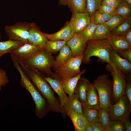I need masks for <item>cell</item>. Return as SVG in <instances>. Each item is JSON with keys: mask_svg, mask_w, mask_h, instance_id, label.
Segmentation results:
<instances>
[{"mask_svg": "<svg viewBox=\"0 0 131 131\" xmlns=\"http://www.w3.org/2000/svg\"><path fill=\"white\" fill-rule=\"evenodd\" d=\"M22 68L34 86L47 100L49 111L60 113L65 118L66 111L61 105L59 99L54 95L51 88L40 73L27 66L23 62L18 59Z\"/></svg>", "mask_w": 131, "mask_h": 131, "instance_id": "6da1fadb", "label": "cell"}, {"mask_svg": "<svg viewBox=\"0 0 131 131\" xmlns=\"http://www.w3.org/2000/svg\"><path fill=\"white\" fill-rule=\"evenodd\" d=\"M12 63L21 76L20 84L31 94L35 105V114L40 118L45 116L49 111L48 102L28 77L20 65L17 58L12 57Z\"/></svg>", "mask_w": 131, "mask_h": 131, "instance_id": "7a4b0ae2", "label": "cell"}, {"mask_svg": "<svg viewBox=\"0 0 131 131\" xmlns=\"http://www.w3.org/2000/svg\"><path fill=\"white\" fill-rule=\"evenodd\" d=\"M112 49L106 39L89 41L86 43L82 62L85 64H88L90 62V58L95 56L100 61L107 63L114 67L110 59Z\"/></svg>", "mask_w": 131, "mask_h": 131, "instance_id": "3957f363", "label": "cell"}, {"mask_svg": "<svg viewBox=\"0 0 131 131\" xmlns=\"http://www.w3.org/2000/svg\"><path fill=\"white\" fill-rule=\"evenodd\" d=\"M25 65L40 73L44 77H52L53 67L55 60L53 57L42 49L29 59L22 61Z\"/></svg>", "mask_w": 131, "mask_h": 131, "instance_id": "277c9868", "label": "cell"}, {"mask_svg": "<svg viewBox=\"0 0 131 131\" xmlns=\"http://www.w3.org/2000/svg\"><path fill=\"white\" fill-rule=\"evenodd\" d=\"M93 84L98 94L100 108L108 109L113 92L112 81L108 74H104L98 76Z\"/></svg>", "mask_w": 131, "mask_h": 131, "instance_id": "5b68a950", "label": "cell"}, {"mask_svg": "<svg viewBox=\"0 0 131 131\" xmlns=\"http://www.w3.org/2000/svg\"><path fill=\"white\" fill-rule=\"evenodd\" d=\"M106 69L110 72L113 78V92L111 98V104L117 102L122 96L125 95L124 90L127 84L126 74L121 70L114 67L108 64Z\"/></svg>", "mask_w": 131, "mask_h": 131, "instance_id": "8992f818", "label": "cell"}, {"mask_svg": "<svg viewBox=\"0 0 131 131\" xmlns=\"http://www.w3.org/2000/svg\"><path fill=\"white\" fill-rule=\"evenodd\" d=\"M34 23L25 22H17L12 25L6 26L4 30L8 40L29 42L30 31Z\"/></svg>", "mask_w": 131, "mask_h": 131, "instance_id": "52a82bcc", "label": "cell"}, {"mask_svg": "<svg viewBox=\"0 0 131 131\" xmlns=\"http://www.w3.org/2000/svg\"><path fill=\"white\" fill-rule=\"evenodd\" d=\"M83 54L72 57L64 65L54 69V74L60 78H72L81 72L80 67L82 62Z\"/></svg>", "mask_w": 131, "mask_h": 131, "instance_id": "ba28073f", "label": "cell"}, {"mask_svg": "<svg viewBox=\"0 0 131 131\" xmlns=\"http://www.w3.org/2000/svg\"><path fill=\"white\" fill-rule=\"evenodd\" d=\"M108 109L111 119L123 121L129 116L131 104L124 95L115 103L111 104Z\"/></svg>", "mask_w": 131, "mask_h": 131, "instance_id": "9c48e42d", "label": "cell"}, {"mask_svg": "<svg viewBox=\"0 0 131 131\" xmlns=\"http://www.w3.org/2000/svg\"><path fill=\"white\" fill-rule=\"evenodd\" d=\"M42 49H43L29 42H26L13 50L10 53L14 55L21 61H24L30 58Z\"/></svg>", "mask_w": 131, "mask_h": 131, "instance_id": "30bf717a", "label": "cell"}, {"mask_svg": "<svg viewBox=\"0 0 131 131\" xmlns=\"http://www.w3.org/2000/svg\"><path fill=\"white\" fill-rule=\"evenodd\" d=\"M44 77L52 89L57 94L61 105L66 111V110L68 109L67 103L68 97L64 91L59 78L53 73L52 77L50 76Z\"/></svg>", "mask_w": 131, "mask_h": 131, "instance_id": "8fae6325", "label": "cell"}, {"mask_svg": "<svg viewBox=\"0 0 131 131\" xmlns=\"http://www.w3.org/2000/svg\"><path fill=\"white\" fill-rule=\"evenodd\" d=\"M75 34L82 31L91 22L90 18L87 12L73 14L69 21Z\"/></svg>", "mask_w": 131, "mask_h": 131, "instance_id": "7c38bea8", "label": "cell"}, {"mask_svg": "<svg viewBox=\"0 0 131 131\" xmlns=\"http://www.w3.org/2000/svg\"><path fill=\"white\" fill-rule=\"evenodd\" d=\"M66 44L71 49L72 57H75L83 54L86 42L81 36L77 34H74L67 42Z\"/></svg>", "mask_w": 131, "mask_h": 131, "instance_id": "4fadbf2b", "label": "cell"}, {"mask_svg": "<svg viewBox=\"0 0 131 131\" xmlns=\"http://www.w3.org/2000/svg\"><path fill=\"white\" fill-rule=\"evenodd\" d=\"M48 40L44 33L40 30L34 23L30 31L28 42L35 46L44 49Z\"/></svg>", "mask_w": 131, "mask_h": 131, "instance_id": "5bb4252c", "label": "cell"}, {"mask_svg": "<svg viewBox=\"0 0 131 131\" xmlns=\"http://www.w3.org/2000/svg\"><path fill=\"white\" fill-rule=\"evenodd\" d=\"M48 40L68 41L75 34L70 22H68L64 27L58 31L52 34L44 33Z\"/></svg>", "mask_w": 131, "mask_h": 131, "instance_id": "9a60e30c", "label": "cell"}, {"mask_svg": "<svg viewBox=\"0 0 131 131\" xmlns=\"http://www.w3.org/2000/svg\"><path fill=\"white\" fill-rule=\"evenodd\" d=\"M110 59L114 67L119 68L126 74H128L131 72V62L122 57L112 49L110 53Z\"/></svg>", "mask_w": 131, "mask_h": 131, "instance_id": "2e32d148", "label": "cell"}, {"mask_svg": "<svg viewBox=\"0 0 131 131\" xmlns=\"http://www.w3.org/2000/svg\"><path fill=\"white\" fill-rule=\"evenodd\" d=\"M90 82L84 77H81L75 88L74 93L82 104V107L87 108L86 93L87 87Z\"/></svg>", "mask_w": 131, "mask_h": 131, "instance_id": "e0dca14e", "label": "cell"}, {"mask_svg": "<svg viewBox=\"0 0 131 131\" xmlns=\"http://www.w3.org/2000/svg\"><path fill=\"white\" fill-rule=\"evenodd\" d=\"M66 114L71 120L75 131H84L87 122L83 114L78 113L70 108L66 110Z\"/></svg>", "mask_w": 131, "mask_h": 131, "instance_id": "ac0fdd59", "label": "cell"}, {"mask_svg": "<svg viewBox=\"0 0 131 131\" xmlns=\"http://www.w3.org/2000/svg\"><path fill=\"white\" fill-rule=\"evenodd\" d=\"M87 108L97 109L100 108L97 91L93 84L90 83L87 87L86 93Z\"/></svg>", "mask_w": 131, "mask_h": 131, "instance_id": "d6986e66", "label": "cell"}, {"mask_svg": "<svg viewBox=\"0 0 131 131\" xmlns=\"http://www.w3.org/2000/svg\"><path fill=\"white\" fill-rule=\"evenodd\" d=\"M86 70L85 69L83 70L78 75L72 78H60L58 77L64 91L69 96H70L74 93L75 88L78 80Z\"/></svg>", "mask_w": 131, "mask_h": 131, "instance_id": "ffe728a7", "label": "cell"}, {"mask_svg": "<svg viewBox=\"0 0 131 131\" xmlns=\"http://www.w3.org/2000/svg\"><path fill=\"white\" fill-rule=\"evenodd\" d=\"M72 57V53L70 47L67 45H65L56 57L53 68L55 69L64 65Z\"/></svg>", "mask_w": 131, "mask_h": 131, "instance_id": "44dd1931", "label": "cell"}, {"mask_svg": "<svg viewBox=\"0 0 131 131\" xmlns=\"http://www.w3.org/2000/svg\"><path fill=\"white\" fill-rule=\"evenodd\" d=\"M112 49L116 51L127 50L131 48L122 36L111 35L106 39Z\"/></svg>", "mask_w": 131, "mask_h": 131, "instance_id": "7402d4cb", "label": "cell"}, {"mask_svg": "<svg viewBox=\"0 0 131 131\" xmlns=\"http://www.w3.org/2000/svg\"><path fill=\"white\" fill-rule=\"evenodd\" d=\"M67 41L65 40H48L45 44L44 49L48 53L51 55L59 51L66 44Z\"/></svg>", "mask_w": 131, "mask_h": 131, "instance_id": "603a6c76", "label": "cell"}, {"mask_svg": "<svg viewBox=\"0 0 131 131\" xmlns=\"http://www.w3.org/2000/svg\"><path fill=\"white\" fill-rule=\"evenodd\" d=\"M24 43L20 41L8 40L0 41V57L3 55L8 53L21 45Z\"/></svg>", "mask_w": 131, "mask_h": 131, "instance_id": "cb8c5ba5", "label": "cell"}, {"mask_svg": "<svg viewBox=\"0 0 131 131\" xmlns=\"http://www.w3.org/2000/svg\"><path fill=\"white\" fill-rule=\"evenodd\" d=\"M115 15H120L125 20H131V6L124 0H120L116 8Z\"/></svg>", "mask_w": 131, "mask_h": 131, "instance_id": "d4e9b609", "label": "cell"}, {"mask_svg": "<svg viewBox=\"0 0 131 131\" xmlns=\"http://www.w3.org/2000/svg\"><path fill=\"white\" fill-rule=\"evenodd\" d=\"M86 0H70L67 6L73 14L86 12Z\"/></svg>", "mask_w": 131, "mask_h": 131, "instance_id": "484cf974", "label": "cell"}, {"mask_svg": "<svg viewBox=\"0 0 131 131\" xmlns=\"http://www.w3.org/2000/svg\"><path fill=\"white\" fill-rule=\"evenodd\" d=\"M97 25L90 22L80 32L77 34L87 42L92 40Z\"/></svg>", "mask_w": 131, "mask_h": 131, "instance_id": "4316f807", "label": "cell"}, {"mask_svg": "<svg viewBox=\"0 0 131 131\" xmlns=\"http://www.w3.org/2000/svg\"><path fill=\"white\" fill-rule=\"evenodd\" d=\"M111 35L110 31L103 24L98 25L95 31L92 40L107 39Z\"/></svg>", "mask_w": 131, "mask_h": 131, "instance_id": "83f0119b", "label": "cell"}, {"mask_svg": "<svg viewBox=\"0 0 131 131\" xmlns=\"http://www.w3.org/2000/svg\"><path fill=\"white\" fill-rule=\"evenodd\" d=\"M131 29V20H126L123 23L111 31V34L113 36H122Z\"/></svg>", "mask_w": 131, "mask_h": 131, "instance_id": "f1b7e54d", "label": "cell"}, {"mask_svg": "<svg viewBox=\"0 0 131 131\" xmlns=\"http://www.w3.org/2000/svg\"><path fill=\"white\" fill-rule=\"evenodd\" d=\"M83 115L87 123L91 124L98 122V110L95 109L82 107Z\"/></svg>", "mask_w": 131, "mask_h": 131, "instance_id": "f546056e", "label": "cell"}, {"mask_svg": "<svg viewBox=\"0 0 131 131\" xmlns=\"http://www.w3.org/2000/svg\"><path fill=\"white\" fill-rule=\"evenodd\" d=\"M67 103L68 109L71 108L77 113L83 114L82 104L74 93L68 97Z\"/></svg>", "mask_w": 131, "mask_h": 131, "instance_id": "4dcf8cb0", "label": "cell"}, {"mask_svg": "<svg viewBox=\"0 0 131 131\" xmlns=\"http://www.w3.org/2000/svg\"><path fill=\"white\" fill-rule=\"evenodd\" d=\"M125 20L120 15H114L103 24L111 31L123 23Z\"/></svg>", "mask_w": 131, "mask_h": 131, "instance_id": "1f68e13d", "label": "cell"}, {"mask_svg": "<svg viewBox=\"0 0 131 131\" xmlns=\"http://www.w3.org/2000/svg\"><path fill=\"white\" fill-rule=\"evenodd\" d=\"M112 16L98 10L90 18L91 22L96 25L103 24L109 20Z\"/></svg>", "mask_w": 131, "mask_h": 131, "instance_id": "d6a6232c", "label": "cell"}, {"mask_svg": "<svg viewBox=\"0 0 131 131\" xmlns=\"http://www.w3.org/2000/svg\"><path fill=\"white\" fill-rule=\"evenodd\" d=\"M103 0H86V12L90 18L98 10L102 4Z\"/></svg>", "mask_w": 131, "mask_h": 131, "instance_id": "836d02e7", "label": "cell"}, {"mask_svg": "<svg viewBox=\"0 0 131 131\" xmlns=\"http://www.w3.org/2000/svg\"><path fill=\"white\" fill-rule=\"evenodd\" d=\"M98 110V122L103 127L108 126L111 120L108 109L100 108Z\"/></svg>", "mask_w": 131, "mask_h": 131, "instance_id": "e575fe53", "label": "cell"}, {"mask_svg": "<svg viewBox=\"0 0 131 131\" xmlns=\"http://www.w3.org/2000/svg\"><path fill=\"white\" fill-rule=\"evenodd\" d=\"M108 126L111 131H125L123 121L111 119Z\"/></svg>", "mask_w": 131, "mask_h": 131, "instance_id": "d590c367", "label": "cell"}, {"mask_svg": "<svg viewBox=\"0 0 131 131\" xmlns=\"http://www.w3.org/2000/svg\"><path fill=\"white\" fill-rule=\"evenodd\" d=\"M116 8L102 4L98 11L101 13L113 16L115 15Z\"/></svg>", "mask_w": 131, "mask_h": 131, "instance_id": "8d00e7d4", "label": "cell"}, {"mask_svg": "<svg viewBox=\"0 0 131 131\" xmlns=\"http://www.w3.org/2000/svg\"><path fill=\"white\" fill-rule=\"evenodd\" d=\"M9 82L6 71L0 68V87L5 86Z\"/></svg>", "mask_w": 131, "mask_h": 131, "instance_id": "74e56055", "label": "cell"}, {"mask_svg": "<svg viewBox=\"0 0 131 131\" xmlns=\"http://www.w3.org/2000/svg\"><path fill=\"white\" fill-rule=\"evenodd\" d=\"M116 52L120 56L131 62V48L124 50Z\"/></svg>", "mask_w": 131, "mask_h": 131, "instance_id": "f35d334b", "label": "cell"}, {"mask_svg": "<svg viewBox=\"0 0 131 131\" xmlns=\"http://www.w3.org/2000/svg\"><path fill=\"white\" fill-rule=\"evenodd\" d=\"M124 94L131 104V83L130 82L127 83L125 89Z\"/></svg>", "mask_w": 131, "mask_h": 131, "instance_id": "ab89813d", "label": "cell"}, {"mask_svg": "<svg viewBox=\"0 0 131 131\" xmlns=\"http://www.w3.org/2000/svg\"><path fill=\"white\" fill-rule=\"evenodd\" d=\"M120 0H103L102 4L116 8Z\"/></svg>", "mask_w": 131, "mask_h": 131, "instance_id": "60d3db41", "label": "cell"}, {"mask_svg": "<svg viewBox=\"0 0 131 131\" xmlns=\"http://www.w3.org/2000/svg\"><path fill=\"white\" fill-rule=\"evenodd\" d=\"M92 131H105V128L99 122L91 125Z\"/></svg>", "mask_w": 131, "mask_h": 131, "instance_id": "b9f144b4", "label": "cell"}, {"mask_svg": "<svg viewBox=\"0 0 131 131\" xmlns=\"http://www.w3.org/2000/svg\"><path fill=\"white\" fill-rule=\"evenodd\" d=\"M123 123L125 131H131V123L129 116L127 117L124 121Z\"/></svg>", "mask_w": 131, "mask_h": 131, "instance_id": "7bdbcfd3", "label": "cell"}, {"mask_svg": "<svg viewBox=\"0 0 131 131\" xmlns=\"http://www.w3.org/2000/svg\"><path fill=\"white\" fill-rule=\"evenodd\" d=\"M122 36L129 44L131 46V29Z\"/></svg>", "mask_w": 131, "mask_h": 131, "instance_id": "ee69618b", "label": "cell"}, {"mask_svg": "<svg viewBox=\"0 0 131 131\" xmlns=\"http://www.w3.org/2000/svg\"><path fill=\"white\" fill-rule=\"evenodd\" d=\"M70 0H59V5L63 6L67 5Z\"/></svg>", "mask_w": 131, "mask_h": 131, "instance_id": "f6af8a7d", "label": "cell"}, {"mask_svg": "<svg viewBox=\"0 0 131 131\" xmlns=\"http://www.w3.org/2000/svg\"><path fill=\"white\" fill-rule=\"evenodd\" d=\"M91 125L87 123L85 126L84 131H92Z\"/></svg>", "mask_w": 131, "mask_h": 131, "instance_id": "bcb514c9", "label": "cell"}, {"mask_svg": "<svg viewBox=\"0 0 131 131\" xmlns=\"http://www.w3.org/2000/svg\"><path fill=\"white\" fill-rule=\"evenodd\" d=\"M130 5L131 6V0H124Z\"/></svg>", "mask_w": 131, "mask_h": 131, "instance_id": "7dc6e473", "label": "cell"}, {"mask_svg": "<svg viewBox=\"0 0 131 131\" xmlns=\"http://www.w3.org/2000/svg\"><path fill=\"white\" fill-rule=\"evenodd\" d=\"M1 33L0 32V39L1 38Z\"/></svg>", "mask_w": 131, "mask_h": 131, "instance_id": "c3c4849f", "label": "cell"}, {"mask_svg": "<svg viewBox=\"0 0 131 131\" xmlns=\"http://www.w3.org/2000/svg\"><path fill=\"white\" fill-rule=\"evenodd\" d=\"M1 87H0V90H1Z\"/></svg>", "mask_w": 131, "mask_h": 131, "instance_id": "681fc988", "label": "cell"}]
</instances>
